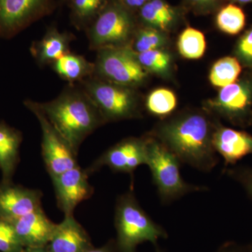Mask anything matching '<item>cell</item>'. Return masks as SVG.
Segmentation results:
<instances>
[{"label": "cell", "instance_id": "6", "mask_svg": "<svg viewBox=\"0 0 252 252\" xmlns=\"http://www.w3.org/2000/svg\"><path fill=\"white\" fill-rule=\"evenodd\" d=\"M79 86L97 107L106 124L142 117L140 95L136 89L91 77Z\"/></svg>", "mask_w": 252, "mask_h": 252}, {"label": "cell", "instance_id": "4", "mask_svg": "<svg viewBox=\"0 0 252 252\" xmlns=\"http://www.w3.org/2000/svg\"><path fill=\"white\" fill-rule=\"evenodd\" d=\"M115 225L118 245L122 252H134L141 243L150 242L156 245L159 239L167 237L165 230L141 207L132 190L118 198Z\"/></svg>", "mask_w": 252, "mask_h": 252}, {"label": "cell", "instance_id": "22", "mask_svg": "<svg viewBox=\"0 0 252 252\" xmlns=\"http://www.w3.org/2000/svg\"><path fill=\"white\" fill-rule=\"evenodd\" d=\"M215 23L222 32L236 35L246 26V15L238 4L229 2L223 4L216 12Z\"/></svg>", "mask_w": 252, "mask_h": 252}, {"label": "cell", "instance_id": "1", "mask_svg": "<svg viewBox=\"0 0 252 252\" xmlns=\"http://www.w3.org/2000/svg\"><path fill=\"white\" fill-rule=\"evenodd\" d=\"M219 122L204 109H187L162 119L149 133L170 149L182 163L210 172L220 161L212 142Z\"/></svg>", "mask_w": 252, "mask_h": 252}, {"label": "cell", "instance_id": "38", "mask_svg": "<svg viewBox=\"0 0 252 252\" xmlns=\"http://www.w3.org/2000/svg\"><path fill=\"white\" fill-rule=\"evenodd\" d=\"M67 0H63V1H64V2H67Z\"/></svg>", "mask_w": 252, "mask_h": 252}, {"label": "cell", "instance_id": "21", "mask_svg": "<svg viewBox=\"0 0 252 252\" xmlns=\"http://www.w3.org/2000/svg\"><path fill=\"white\" fill-rule=\"evenodd\" d=\"M108 0H67L71 23L77 30L85 31L95 19Z\"/></svg>", "mask_w": 252, "mask_h": 252}, {"label": "cell", "instance_id": "32", "mask_svg": "<svg viewBox=\"0 0 252 252\" xmlns=\"http://www.w3.org/2000/svg\"><path fill=\"white\" fill-rule=\"evenodd\" d=\"M127 9L136 13L150 0H119Z\"/></svg>", "mask_w": 252, "mask_h": 252}, {"label": "cell", "instance_id": "14", "mask_svg": "<svg viewBox=\"0 0 252 252\" xmlns=\"http://www.w3.org/2000/svg\"><path fill=\"white\" fill-rule=\"evenodd\" d=\"M215 152L224 160L225 167L233 166L239 160L252 154V135L243 130L225 127L219 122L213 135Z\"/></svg>", "mask_w": 252, "mask_h": 252}, {"label": "cell", "instance_id": "24", "mask_svg": "<svg viewBox=\"0 0 252 252\" xmlns=\"http://www.w3.org/2000/svg\"><path fill=\"white\" fill-rule=\"evenodd\" d=\"M241 72L240 61L235 56H225L212 65L209 77L212 85L221 89L238 80Z\"/></svg>", "mask_w": 252, "mask_h": 252}, {"label": "cell", "instance_id": "9", "mask_svg": "<svg viewBox=\"0 0 252 252\" xmlns=\"http://www.w3.org/2000/svg\"><path fill=\"white\" fill-rule=\"evenodd\" d=\"M24 104L34 114L40 124L42 134L41 154L51 178L79 165L77 154L49 122L37 102L27 99Z\"/></svg>", "mask_w": 252, "mask_h": 252}, {"label": "cell", "instance_id": "18", "mask_svg": "<svg viewBox=\"0 0 252 252\" xmlns=\"http://www.w3.org/2000/svg\"><path fill=\"white\" fill-rule=\"evenodd\" d=\"M73 39L74 36L70 33L59 31L56 26H51L40 40L32 44V56L39 65L51 64L70 52L69 46Z\"/></svg>", "mask_w": 252, "mask_h": 252}, {"label": "cell", "instance_id": "27", "mask_svg": "<svg viewBox=\"0 0 252 252\" xmlns=\"http://www.w3.org/2000/svg\"><path fill=\"white\" fill-rule=\"evenodd\" d=\"M137 59L147 72L167 77L171 72V55L166 49H155L137 54Z\"/></svg>", "mask_w": 252, "mask_h": 252}, {"label": "cell", "instance_id": "7", "mask_svg": "<svg viewBox=\"0 0 252 252\" xmlns=\"http://www.w3.org/2000/svg\"><path fill=\"white\" fill-rule=\"evenodd\" d=\"M203 109L232 125L246 127L252 125V67L241 77L221 88L215 98L208 99Z\"/></svg>", "mask_w": 252, "mask_h": 252}, {"label": "cell", "instance_id": "36", "mask_svg": "<svg viewBox=\"0 0 252 252\" xmlns=\"http://www.w3.org/2000/svg\"><path fill=\"white\" fill-rule=\"evenodd\" d=\"M29 248V250L26 252H48L44 250V248Z\"/></svg>", "mask_w": 252, "mask_h": 252}, {"label": "cell", "instance_id": "3", "mask_svg": "<svg viewBox=\"0 0 252 252\" xmlns=\"http://www.w3.org/2000/svg\"><path fill=\"white\" fill-rule=\"evenodd\" d=\"M147 137V163L152 182L162 204H169L193 192L204 191L207 187L187 183L181 175V164L170 149L151 135Z\"/></svg>", "mask_w": 252, "mask_h": 252}, {"label": "cell", "instance_id": "19", "mask_svg": "<svg viewBox=\"0 0 252 252\" xmlns=\"http://www.w3.org/2000/svg\"><path fill=\"white\" fill-rule=\"evenodd\" d=\"M21 134L6 124L0 123V170L2 182H11L17 165Z\"/></svg>", "mask_w": 252, "mask_h": 252}, {"label": "cell", "instance_id": "12", "mask_svg": "<svg viewBox=\"0 0 252 252\" xmlns=\"http://www.w3.org/2000/svg\"><path fill=\"white\" fill-rule=\"evenodd\" d=\"M89 173L79 165L52 179L58 205L64 216L73 215L79 204L90 198L94 189L89 182Z\"/></svg>", "mask_w": 252, "mask_h": 252}, {"label": "cell", "instance_id": "28", "mask_svg": "<svg viewBox=\"0 0 252 252\" xmlns=\"http://www.w3.org/2000/svg\"><path fill=\"white\" fill-rule=\"evenodd\" d=\"M23 246L14 224L0 218V252H21Z\"/></svg>", "mask_w": 252, "mask_h": 252}, {"label": "cell", "instance_id": "5", "mask_svg": "<svg viewBox=\"0 0 252 252\" xmlns=\"http://www.w3.org/2000/svg\"><path fill=\"white\" fill-rule=\"evenodd\" d=\"M138 27L135 13L119 0H108L95 19L86 28L89 48L97 51L105 48L128 46Z\"/></svg>", "mask_w": 252, "mask_h": 252}, {"label": "cell", "instance_id": "13", "mask_svg": "<svg viewBox=\"0 0 252 252\" xmlns=\"http://www.w3.org/2000/svg\"><path fill=\"white\" fill-rule=\"evenodd\" d=\"M41 193L37 190L13 185H0V218L10 222L41 208Z\"/></svg>", "mask_w": 252, "mask_h": 252}, {"label": "cell", "instance_id": "8", "mask_svg": "<svg viewBox=\"0 0 252 252\" xmlns=\"http://www.w3.org/2000/svg\"><path fill=\"white\" fill-rule=\"evenodd\" d=\"M94 63V77L118 85L137 89L149 78L129 46L99 49Z\"/></svg>", "mask_w": 252, "mask_h": 252}, {"label": "cell", "instance_id": "10", "mask_svg": "<svg viewBox=\"0 0 252 252\" xmlns=\"http://www.w3.org/2000/svg\"><path fill=\"white\" fill-rule=\"evenodd\" d=\"M56 0H0V37H12L52 14Z\"/></svg>", "mask_w": 252, "mask_h": 252}, {"label": "cell", "instance_id": "29", "mask_svg": "<svg viewBox=\"0 0 252 252\" xmlns=\"http://www.w3.org/2000/svg\"><path fill=\"white\" fill-rule=\"evenodd\" d=\"M227 0H182V5L186 12L195 15H208L216 13Z\"/></svg>", "mask_w": 252, "mask_h": 252}, {"label": "cell", "instance_id": "35", "mask_svg": "<svg viewBox=\"0 0 252 252\" xmlns=\"http://www.w3.org/2000/svg\"><path fill=\"white\" fill-rule=\"evenodd\" d=\"M85 252H114L111 250L109 248H103L99 249H92L90 248L89 250H86Z\"/></svg>", "mask_w": 252, "mask_h": 252}, {"label": "cell", "instance_id": "37", "mask_svg": "<svg viewBox=\"0 0 252 252\" xmlns=\"http://www.w3.org/2000/svg\"><path fill=\"white\" fill-rule=\"evenodd\" d=\"M249 247H250V250H251V251L252 252V243Z\"/></svg>", "mask_w": 252, "mask_h": 252}, {"label": "cell", "instance_id": "26", "mask_svg": "<svg viewBox=\"0 0 252 252\" xmlns=\"http://www.w3.org/2000/svg\"><path fill=\"white\" fill-rule=\"evenodd\" d=\"M206 45L203 33L191 27L185 28L177 40L179 53L187 59L195 60L203 57Z\"/></svg>", "mask_w": 252, "mask_h": 252}, {"label": "cell", "instance_id": "11", "mask_svg": "<svg viewBox=\"0 0 252 252\" xmlns=\"http://www.w3.org/2000/svg\"><path fill=\"white\" fill-rule=\"evenodd\" d=\"M147 163V137H128L107 149L87 170L92 173L103 166L112 171L132 175Z\"/></svg>", "mask_w": 252, "mask_h": 252}, {"label": "cell", "instance_id": "30", "mask_svg": "<svg viewBox=\"0 0 252 252\" xmlns=\"http://www.w3.org/2000/svg\"><path fill=\"white\" fill-rule=\"evenodd\" d=\"M234 54L241 64L247 68L252 67V26L239 38Z\"/></svg>", "mask_w": 252, "mask_h": 252}, {"label": "cell", "instance_id": "17", "mask_svg": "<svg viewBox=\"0 0 252 252\" xmlns=\"http://www.w3.org/2000/svg\"><path fill=\"white\" fill-rule=\"evenodd\" d=\"M49 244L50 252H85L91 248L85 230L73 215L56 224Z\"/></svg>", "mask_w": 252, "mask_h": 252}, {"label": "cell", "instance_id": "31", "mask_svg": "<svg viewBox=\"0 0 252 252\" xmlns=\"http://www.w3.org/2000/svg\"><path fill=\"white\" fill-rule=\"evenodd\" d=\"M225 175L238 182L252 200V167L233 166L225 167Z\"/></svg>", "mask_w": 252, "mask_h": 252}, {"label": "cell", "instance_id": "15", "mask_svg": "<svg viewBox=\"0 0 252 252\" xmlns=\"http://www.w3.org/2000/svg\"><path fill=\"white\" fill-rule=\"evenodd\" d=\"M185 10L166 0H150L137 13L139 26L149 27L168 34L185 21Z\"/></svg>", "mask_w": 252, "mask_h": 252}, {"label": "cell", "instance_id": "25", "mask_svg": "<svg viewBox=\"0 0 252 252\" xmlns=\"http://www.w3.org/2000/svg\"><path fill=\"white\" fill-rule=\"evenodd\" d=\"M177 106V99L173 91L164 88L152 91L145 102L147 112L161 120L172 116Z\"/></svg>", "mask_w": 252, "mask_h": 252}, {"label": "cell", "instance_id": "16", "mask_svg": "<svg viewBox=\"0 0 252 252\" xmlns=\"http://www.w3.org/2000/svg\"><path fill=\"white\" fill-rule=\"evenodd\" d=\"M24 246L44 248L49 243L56 224L46 216L42 208L11 222Z\"/></svg>", "mask_w": 252, "mask_h": 252}, {"label": "cell", "instance_id": "33", "mask_svg": "<svg viewBox=\"0 0 252 252\" xmlns=\"http://www.w3.org/2000/svg\"><path fill=\"white\" fill-rule=\"evenodd\" d=\"M217 252H252L250 247H243L234 243L223 245Z\"/></svg>", "mask_w": 252, "mask_h": 252}, {"label": "cell", "instance_id": "23", "mask_svg": "<svg viewBox=\"0 0 252 252\" xmlns=\"http://www.w3.org/2000/svg\"><path fill=\"white\" fill-rule=\"evenodd\" d=\"M168 34L154 28L139 26L129 46L136 54L155 49H165Z\"/></svg>", "mask_w": 252, "mask_h": 252}, {"label": "cell", "instance_id": "20", "mask_svg": "<svg viewBox=\"0 0 252 252\" xmlns=\"http://www.w3.org/2000/svg\"><path fill=\"white\" fill-rule=\"evenodd\" d=\"M54 72L61 79L72 85L81 83L94 74V63H90L81 55L68 53L51 64Z\"/></svg>", "mask_w": 252, "mask_h": 252}, {"label": "cell", "instance_id": "34", "mask_svg": "<svg viewBox=\"0 0 252 252\" xmlns=\"http://www.w3.org/2000/svg\"><path fill=\"white\" fill-rule=\"evenodd\" d=\"M227 1H229L230 2L238 5L252 4V0H227Z\"/></svg>", "mask_w": 252, "mask_h": 252}, {"label": "cell", "instance_id": "2", "mask_svg": "<svg viewBox=\"0 0 252 252\" xmlns=\"http://www.w3.org/2000/svg\"><path fill=\"white\" fill-rule=\"evenodd\" d=\"M37 103L49 122L77 154L86 137L106 124L79 85L69 84L56 98Z\"/></svg>", "mask_w": 252, "mask_h": 252}]
</instances>
